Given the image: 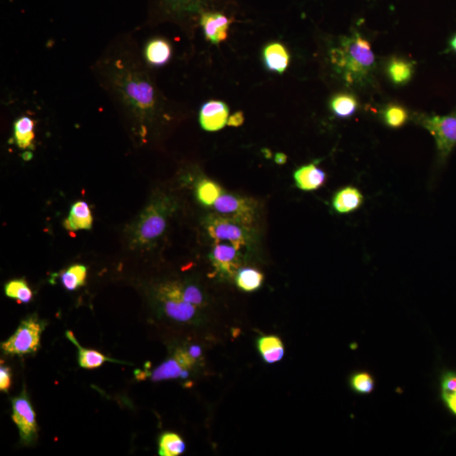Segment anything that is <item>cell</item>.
I'll use <instances>...</instances> for the list:
<instances>
[{
	"label": "cell",
	"instance_id": "obj_18",
	"mask_svg": "<svg viewBox=\"0 0 456 456\" xmlns=\"http://www.w3.org/2000/svg\"><path fill=\"white\" fill-rule=\"evenodd\" d=\"M264 65L269 71L284 74L289 66L290 56L284 45L272 43L263 50Z\"/></svg>",
	"mask_w": 456,
	"mask_h": 456
},
{
	"label": "cell",
	"instance_id": "obj_26",
	"mask_svg": "<svg viewBox=\"0 0 456 456\" xmlns=\"http://www.w3.org/2000/svg\"><path fill=\"white\" fill-rule=\"evenodd\" d=\"M390 78L396 85L407 83L412 78L413 68L412 63L403 59L394 58L388 66Z\"/></svg>",
	"mask_w": 456,
	"mask_h": 456
},
{
	"label": "cell",
	"instance_id": "obj_14",
	"mask_svg": "<svg viewBox=\"0 0 456 456\" xmlns=\"http://www.w3.org/2000/svg\"><path fill=\"white\" fill-rule=\"evenodd\" d=\"M229 108L225 103L209 101L204 103L200 112V124L205 131L215 132L227 124Z\"/></svg>",
	"mask_w": 456,
	"mask_h": 456
},
{
	"label": "cell",
	"instance_id": "obj_5",
	"mask_svg": "<svg viewBox=\"0 0 456 456\" xmlns=\"http://www.w3.org/2000/svg\"><path fill=\"white\" fill-rule=\"evenodd\" d=\"M204 222L208 235L215 244L227 242L241 251L252 243V229L232 219L215 213L209 214Z\"/></svg>",
	"mask_w": 456,
	"mask_h": 456
},
{
	"label": "cell",
	"instance_id": "obj_15",
	"mask_svg": "<svg viewBox=\"0 0 456 456\" xmlns=\"http://www.w3.org/2000/svg\"><path fill=\"white\" fill-rule=\"evenodd\" d=\"M296 187L304 191L316 190L325 184L326 172L316 162L308 164L296 170L294 175Z\"/></svg>",
	"mask_w": 456,
	"mask_h": 456
},
{
	"label": "cell",
	"instance_id": "obj_36",
	"mask_svg": "<svg viewBox=\"0 0 456 456\" xmlns=\"http://www.w3.org/2000/svg\"><path fill=\"white\" fill-rule=\"evenodd\" d=\"M286 156L285 154L284 153H277L276 155V157H275V161L276 163L278 164H284L286 162Z\"/></svg>",
	"mask_w": 456,
	"mask_h": 456
},
{
	"label": "cell",
	"instance_id": "obj_2",
	"mask_svg": "<svg viewBox=\"0 0 456 456\" xmlns=\"http://www.w3.org/2000/svg\"><path fill=\"white\" fill-rule=\"evenodd\" d=\"M331 57L337 72L350 84L366 80L375 66L370 43L358 33L342 39L339 47L332 49Z\"/></svg>",
	"mask_w": 456,
	"mask_h": 456
},
{
	"label": "cell",
	"instance_id": "obj_20",
	"mask_svg": "<svg viewBox=\"0 0 456 456\" xmlns=\"http://www.w3.org/2000/svg\"><path fill=\"white\" fill-rule=\"evenodd\" d=\"M257 345L259 353L267 363L279 362L284 358V346L279 337L262 336L258 340Z\"/></svg>",
	"mask_w": 456,
	"mask_h": 456
},
{
	"label": "cell",
	"instance_id": "obj_6",
	"mask_svg": "<svg viewBox=\"0 0 456 456\" xmlns=\"http://www.w3.org/2000/svg\"><path fill=\"white\" fill-rule=\"evenodd\" d=\"M44 323L38 318L30 317L21 323L15 334L3 342L1 348L6 354L26 355L36 353L40 346Z\"/></svg>",
	"mask_w": 456,
	"mask_h": 456
},
{
	"label": "cell",
	"instance_id": "obj_9",
	"mask_svg": "<svg viewBox=\"0 0 456 456\" xmlns=\"http://www.w3.org/2000/svg\"><path fill=\"white\" fill-rule=\"evenodd\" d=\"M217 213L252 229L257 209L254 200L231 194H222L214 204Z\"/></svg>",
	"mask_w": 456,
	"mask_h": 456
},
{
	"label": "cell",
	"instance_id": "obj_3",
	"mask_svg": "<svg viewBox=\"0 0 456 456\" xmlns=\"http://www.w3.org/2000/svg\"><path fill=\"white\" fill-rule=\"evenodd\" d=\"M177 203L171 196L160 194L152 199L132 228V244L143 248L152 245L165 232L168 219L176 211Z\"/></svg>",
	"mask_w": 456,
	"mask_h": 456
},
{
	"label": "cell",
	"instance_id": "obj_19",
	"mask_svg": "<svg viewBox=\"0 0 456 456\" xmlns=\"http://www.w3.org/2000/svg\"><path fill=\"white\" fill-rule=\"evenodd\" d=\"M68 231L90 230L93 227V216L88 204L78 202L73 204L70 215L63 223Z\"/></svg>",
	"mask_w": 456,
	"mask_h": 456
},
{
	"label": "cell",
	"instance_id": "obj_32",
	"mask_svg": "<svg viewBox=\"0 0 456 456\" xmlns=\"http://www.w3.org/2000/svg\"><path fill=\"white\" fill-rule=\"evenodd\" d=\"M351 385L360 394H370L375 389V381L368 373H358L351 378Z\"/></svg>",
	"mask_w": 456,
	"mask_h": 456
},
{
	"label": "cell",
	"instance_id": "obj_12",
	"mask_svg": "<svg viewBox=\"0 0 456 456\" xmlns=\"http://www.w3.org/2000/svg\"><path fill=\"white\" fill-rule=\"evenodd\" d=\"M216 272L222 277H236L241 266L240 251L231 244L216 243L209 254Z\"/></svg>",
	"mask_w": 456,
	"mask_h": 456
},
{
	"label": "cell",
	"instance_id": "obj_10",
	"mask_svg": "<svg viewBox=\"0 0 456 456\" xmlns=\"http://www.w3.org/2000/svg\"><path fill=\"white\" fill-rule=\"evenodd\" d=\"M12 419L19 430L23 443H33L38 435V424L33 405L25 393L12 400Z\"/></svg>",
	"mask_w": 456,
	"mask_h": 456
},
{
	"label": "cell",
	"instance_id": "obj_28",
	"mask_svg": "<svg viewBox=\"0 0 456 456\" xmlns=\"http://www.w3.org/2000/svg\"><path fill=\"white\" fill-rule=\"evenodd\" d=\"M222 194L221 187L217 182L209 180L200 181L196 190L199 202L205 207L214 205Z\"/></svg>",
	"mask_w": 456,
	"mask_h": 456
},
{
	"label": "cell",
	"instance_id": "obj_16",
	"mask_svg": "<svg viewBox=\"0 0 456 456\" xmlns=\"http://www.w3.org/2000/svg\"><path fill=\"white\" fill-rule=\"evenodd\" d=\"M171 57V44L166 39L161 38L150 39L145 46L143 58L147 65L162 66L170 61Z\"/></svg>",
	"mask_w": 456,
	"mask_h": 456
},
{
	"label": "cell",
	"instance_id": "obj_24",
	"mask_svg": "<svg viewBox=\"0 0 456 456\" xmlns=\"http://www.w3.org/2000/svg\"><path fill=\"white\" fill-rule=\"evenodd\" d=\"M235 278L237 285L245 291L261 289L264 281L263 274L253 268L240 269Z\"/></svg>",
	"mask_w": 456,
	"mask_h": 456
},
{
	"label": "cell",
	"instance_id": "obj_7",
	"mask_svg": "<svg viewBox=\"0 0 456 456\" xmlns=\"http://www.w3.org/2000/svg\"><path fill=\"white\" fill-rule=\"evenodd\" d=\"M158 298L164 313L173 321L188 323L197 316L198 308L186 302L182 294V285L177 282L160 286Z\"/></svg>",
	"mask_w": 456,
	"mask_h": 456
},
{
	"label": "cell",
	"instance_id": "obj_29",
	"mask_svg": "<svg viewBox=\"0 0 456 456\" xmlns=\"http://www.w3.org/2000/svg\"><path fill=\"white\" fill-rule=\"evenodd\" d=\"M86 278V268L80 264H76L68 269L61 275L63 286L68 291H74L83 286Z\"/></svg>",
	"mask_w": 456,
	"mask_h": 456
},
{
	"label": "cell",
	"instance_id": "obj_35",
	"mask_svg": "<svg viewBox=\"0 0 456 456\" xmlns=\"http://www.w3.org/2000/svg\"><path fill=\"white\" fill-rule=\"evenodd\" d=\"M244 116L242 112H237L228 118L227 125L231 127H239L244 124Z\"/></svg>",
	"mask_w": 456,
	"mask_h": 456
},
{
	"label": "cell",
	"instance_id": "obj_33",
	"mask_svg": "<svg viewBox=\"0 0 456 456\" xmlns=\"http://www.w3.org/2000/svg\"><path fill=\"white\" fill-rule=\"evenodd\" d=\"M182 294L186 302L198 309L204 304V296L197 286L193 284L182 285Z\"/></svg>",
	"mask_w": 456,
	"mask_h": 456
},
{
	"label": "cell",
	"instance_id": "obj_1",
	"mask_svg": "<svg viewBox=\"0 0 456 456\" xmlns=\"http://www.w3.org/2000/svg\"><path fill=\"white\" fill-rule=\"evenodd\" d=\"M93 71L113 104L139 125L141 134L163 115L165 104L130 36L114 39Z\"/></svg>",
	"mask_w": 456,
	"mask_h": 456
},
{
	"label": "cell",
	"instance_id": "obj_21",
	"mask_svg": "<svg viewBox=\"0 0 456 456\" xmlns=\"http://www.w3.org/2000/svg\"><path fill=\"white\" fill-rule=\"evenodd\" d=\"M66 336L68 337V339L72 341L79 350V364L81 368H95L101 367L102 365L106 362L122 363L118 362L116 360L109 358L106 357V356L97 352V351L81 348L71 331H67Z\"/></svg>",
	"mask_w": 456,
	"mask_h": 456
},
{
	"label": "cell",
	"instance_id": "obj_37",
	"mask_svg": "<svg viewBox=\"0 0 456 456\" xmlns=\"http://www.w3.org/2000/svg\"><path fill=\"white\" fill-rule=\"evenodd\" d=\"M450 45L456 52V35L454 36V38H452V40H451Z\"/></svg>",
	"mask_w": 456,
	"mask_h": 456
},
{
	"label": "cell",
	"instance_id": "obj_22",
	"mask_svg": "<svg viewBox=\"0 0 456 456\" xmlns=\"http://www.w3.org/2000/svg\"><path fill=\"white\" fill-rule=\"evenodd\" d=\"M34 122L29 117L18 118L14 125V136L21 149L30 148L34 140Z\"/></svg>",
	"mask_w": 456,
	"mask_h": 456
},
{
	"label": "cell",
	"instance_id": "obj_23",
	"mask_svg": "<svg viewBox=\"0 0 456 456\" xmlns=\"http://www.w3.org/2000/svg\"><path fill=\"white\" fill-rule=\"evenodd\" d=\"M331 108L336 117L349 118L357 110V99L351 94H337L331 99Z\"/></svg>",
	"mask_w": 456,
	"mask_h": 456
},
{
	"label": "cell",
	"instance_id": "obj_13",
	"mask_svg": "<svg viewBox=\"0 0 456 456\" xmlns=\"http://www.w3.org/2000/svg\"><path fill=\"white\" fill-rule=\"evenodd\" d=\"M205 39L208 42L218 45L227 40L228 31L232 23L225 14L221 11H207L202 14L200 18Z\"/></svg>",
	"mask_w": 456,
	"mask_h": 456
},
{
	"label": "cell",
	"instance_id": "obj_25",
	"mask_svg": "<svg viewBox=\"0 0 456 456\" xmlns=\"http://www.w3.org/2000/svg\"><path fill=\"white\" fill-rule=\"evenodd\" d=\"M185 444L182 437L175 432H165L160 437L159 455L177 456L185 452Z\"/></svg>",
	"mask_w": 456,
	"mask_h": 456
},
{
	"label": "cell",
	"instance_id": "obj_34",
	"mask_svg": "<svg viewBox=\"0 0 456 456\" xmlns=\"http://www.w3.org/2000/svg\"><path fill=\"white\" fill-rule=\"evenodd\" d=\"M11 385V369L1 366L0 368V390L7 392Z\"/></svg>",
	"mask_w": 456,
	"mask_h": 456
},
{
	"label": "cell",
	"instance_id": "obj_30",
	"mask_svg": "<svg viewBox=\"0 0 456 456\" xmlns=\"http://www.w3.org/2000/svg\"><path fill=\"white\" fill-rule=\"evenodd\" d=\"M6 294L9 298L16 299L21 303H29L33 299V291L25 281L16 280L6 286Z\"/></svg>",
	"mask_w": 456,
	"mask_h": 456
},
{
	"label": "cell",
	"instance_id": "obj_17",
	"mask_svg": "<svg viewBox=\"0 0 456 456\" xmlns=\"http://www.w3.org/2000/svg\"><path fill=\"white\" fill-rule=\"evenodd\" d=\"M363 196L355 187L348 186L336 192L332 200V207L339 214L353 212L361 207Z\"/></svg>",
	"mask_w": 456,
	"mask_h": 456
},
{
	"label": "cell",
	"instance_id": "obj_11",
	"mask_svg": "<svg viewBox=\"0 0 456 456\" xmlns=\"http://www.w3.org/2000/svg\"><path fill=\"white\" fill-rule=\"evenodd\" d=\"M195 363L186 349H180L171 358L155 369L150 375V380L158 382L173 378H186Z\"/></svg>",
	"mask_w": 456,
	"mask_h": 456
},
{
	"label": "cell",
	"instance_id": "obj_4",
	"mask_svg": "<svg viewBox=\"0 0 456 456\" xmlns=\"http://www.w3.org/2000/svg\"><path fill=\"white\" fill-rule=\"evenodd\" d=\"M222 0H150V19L188 25L202 14L217 10Z\"/></svg>",
	"mask_w": 456,
	"mask_h": 456
},
{
	"label": "cell",
	"instance_id": "obj_31",
	"mask_svg": "<svg viewBox=\"0 0 456 456\" xmlns=\"http://www.w3.org/2000/svg\"><path fill=\"white\" fill-rule=\"evenodd\" d=\"M384 118L388 126L398 129L407 122L408 113L405 108L398 106V105H390L385 109Z\"/></svg>",
	"mask_w": 456,
	"mask_h": 456
},
{
	"label": "cell",
	"instance_id": "obj_27",
	"mask_svg": "<svg viewBox=\"0 0 456 456\" xmlns=\"http://www.w3.org/2000/svg\"><path fill=\"white\" fill-rule=\"evenodd\" d=\"M441 391L446 407L456 416V372L444 373L441 378Z\"/></svg>",
	"mask_w": 456,
	"mask_h": 456
},
{
	"label": "cell",
	"instance_id": "obj_8",
	"mask_svg": "<svg viewBox=\"0 0 456 456\" xmlns=\"http://www.w3.org/2000/svg\"><path fill=\"white\" fill-rule=\"evenodd\" d=\"M421 124L435 138L440 157H448L456 145V113L446 116L423 117Z\"/></svg>",
	"mask_w": 456,
	"mask_h": 456
}]
</instances>
